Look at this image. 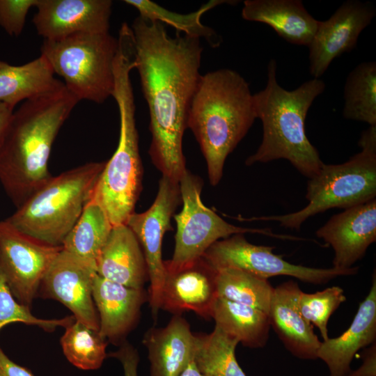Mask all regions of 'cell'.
I'll list each match as a JSON object with an SVG mask.
<instances>
[{
    "instance_id": "obj_1",
    "label": "cell",
    "mask_w": 376,
    "mask_h": 376,
    "mask_svg": "<svg viewBox=\"0 0 376 376\" xmlns=\"http://www.w3.org/2000/svg\"><path fill=\"white\" fill-rule=\"evenodd\" d=\"M131 29L134 68L150 114L148 154L162 176L179 183L187 170L182 139L203 48L200 38L178 32L172 38L164 24L139 15Z\"/></svg>"
},
{
    "instance_id": "obj_2",
    "label": "cell",
    "mask_w": 376,
    "mask_h": 376,
    "mask_svg": "<svg viewBox=\"0 0 376 376\" xmlns=\"http://www.w3.org/2000/svg\"><path fill=\"white\" fill-rule=\"evenodd\" d=\"M79 100L63 85L24 101L14 111L0 147V182L16 207L52 177L54 139Z\"/></svg>"
},
{
    "instance_id": "obj_3",
    "label": "cell",
    "mask_w": 376,
    "mask_h": 376,
    "mask_svg": "<svg viewBox=\"0 0 376 376\" xmlns=\"http://www.w3.org/2000/svg\"><path fill=\"white\" fill-rule=\"evenodd\" d=\"M256 118L253 94L237 72L223 68L201 75L187 126L200 146L212 186L220 182L227 157Z\"/></svg>"
},
{
    "instance_id": "obj_4",
    "label": "cell",
    "mask_w": 376,
    "mask_h": 376,
    "mask_svg": "<svg viewBox=\"0 0 376 376\" xmlns=\"http://www.w3.org/2000/svg\"><path fill=\"white\" fill-rule=\"evenodd\" d=\"M324 89V82L315 78L292 91L283 88L276 80V62L270 59L266 86L253 94L256 117L263 125V139L245 164L284 159L308 179L317 175L324 163L306 136L305 121L313 101Z\"/></svg>"
},
{
    "instance_id": "obj_5",
    "label": "cell",
    "mask_w": 376,
    "mask_h": 376,
    "mask_svg": "<svg viewBox=\"0 0 376 376\" xmlns=\"http://www.w3.org/2000/svg\"><path fill=\"white\" fill-rule=\"evenodd\" d=\"M134 68L132 49L125 45H119L113 61L112 94L119 111V140L113 155L106 162L90 198L102 208L113 226L126 224L134 212L142 189L143 166L130 79V72Z\"/></svg>"
},
{
    "instance_id": "obj_6",
    "label": "cell",
    "mask_w": 376,
    "mask_h": 376,
    "mask_svg": "<svg viewBox=\"0 0 376 376\" xmlns=\"http://www.w3.org/2000/svg\"><path fill=\"white\" fill-rule=\"evenodd\" d=\"M105 163L88 162L52 176L7 221L41 242L62 246L90 200Z\"/></svg>"
},
{
    "instance_id": "obj_7",
    "label": "cell",
    "mask_w": 376,
    "mask_h": 376,
    "mask_svg": "<svg viewBox=\"0 0 376 376\" xmlns=\"http://www.w3.org/2000/svg\"><path fill=\"white\" fill-rule=\"evenodd\" d=\"M361 151L344 163L323 164L319 173L308 179V205L297 212L253 217V221H272L280 226L299 229L309 217L333 207L347 209L368 202L376 196V125L362 132Z\"/></svg>"
},
{
    "instance_id": "obj_8",
    "label": "cell",
    "mask_w": 376,
    "mask_h": 376,
    "mask_svg": "<svg viewBox=\"0 0 376 376\" xmlns=\"http://www.w3.org/2000/svg\"><path fill=\"white\" fill-rule=\"evenodd\" d=\"M118 40L108 33H77L44 40L41 55L79 101L103 103L114 88L113 61Z\"/></svg>"
},
{
    "instance_id": "obj_9",
    "label": "cell",
    "mask_w": 376,
    "mask_h": 376,
    "mask_svg": "<svg viewBox=\"0 0 376 376\" xmlns=\"http://www.w3.org/2000/svg\"><path fill=\"white\" fill-rule=\"evenodd\" d=\"M203 181L186 170L179 186L182 210L173 215L176 224L175 248L171 259L164 261L166 271H173L203 256L217 241L236 234L259 233L279 239L301 240V238L278 235L269 228H249L233 225L206 207L201 200Z\"/></svg>"
},
{
    "instance_id": "obj_10",
    "label": "cell",
    "mask_w": 376,
    "mask_h": 376,
    "mask_svg": "<svg viewBox=\"0 0 376 376\" xmlns=\"http://www.w3.org/2000/svg\"><path fill=\"white\" fill-rule=\"evenodd\" d=\"M273 249V246L251 244L244 234H236L214 242L202 258L215 269L235 268L267 280L276 276H289L313 285L325 284L338 276L358 272V267L315 268L292 264Z\"/></svg>"
},
{
    "instance_id": "obj_11",
    "label": "cell",
    "mask_w": 376,
    "mask_h": 376,
    "mask_svg": "<svg viewBox=\"0 0 376 376\" xmlns=\"http://www.w3.org/2000/svg\"><path fill=\"white\" fill-rule=\"evenodd\" d=\"M181 202L179 183L162 176L151 206L143 212H134L125 224L136 237L146 259L150 281L148 301L154 318L161 308L166 276L162 240L166 231L172 230L171 219Z\"/></svg>"
},
{
    "instance_id": "obj_12",
    "label": "cell",
    "mask_w": 376,
    "mask_h": 376,
    "mask_svg": "<svg viewBox=\"0 0 376 376\" xmlns=\"http://www.w3.org/2000/svg\"><path fill=\"white\" fill-rule=\"evenodd\" d=\"M63 249L41 242L0 221V269L14 297L30 307L47 271Z\"/></svg>"
},
{
    "instance_id": "obj_13",
    "label": "cell",
    "mask_w": 376,
    "mask_h": 376,
    "mask_svg": "<svg viewBox=\"0 0 376 376\" xmlns=\"http://www.w3.org/2000/svg\"><path fill=\"white\" fill-rule=\"evenodd\" d=\"M96 274L95 266L62 249L42 279L38 294L60 301L76 320L99 331V316L93 297Z\"/></svg>"
},
{
    "instance_id": "obj_14",
    "label": "cell",
    "mask_w": 376,
    "mask_h": 376,
    "mask_svg": "<svg viewBox=\"0 0 376 376\" xmlns=\"http://www.w3.org/2000/svg\"><path fill=\"white\" fill-rule=\"evenodd\" d=\"M375 15L372 3L347 0L328 19L320 21L308 47L311 76L320 79L334 59L352 50Z\"/></svg>"
},
{
    "instance_id": "obj_15",
    "label": "cell",
    "mask_w": 376,
    "mask_h": 376,
    "mask_svg": "<svg viewBox=\"0 0 376 376\" xmlns=\"http://www.w3.org/2000/svg\"><path fill=\"white\" fill-rule=\"evenodd\" d=\"M110 0H38L33 22L44 40L77 33H108Z\"/></svg>"
},
{
    "instance_id": "obj_16",
    "label": "cell",
    "mask_w": 376,
    "mask_h": 376,
    "mask_svg": "<svg viewBox=\"0 0 376 376\" xmlns=\"http://www.w3.org/2000/svg\"><path fill=\"white\" fill-rule=\"evenodd\" d=\"M315 234L332 247L333 267H352L376 241V199L334 214Z\"/></svg>"
},
{
    "instance_id": "obj_17",
    "label": "cell",
    "mask_w": 376,
    "mask_h": 376,
    "mask_svg": "<svg viewBox=\"0 0 376 376\" xmlns=\"http://www.w3.org/2000/svg\"><path fill=\"white\" fill-rule=\"evenodd\" d=\"M217 271L203 258L173 271H166L161 308L179 314L192 311L211 318L218 297Z\"/></svg>"
},
{
    "instance_id": "obj_18",
    "label": "cell",
    "mask_w": 376,
    "mask_h": 376,
    "mask_svg": "<svg viewBox=\"0 0 376 376\" xmlns=\"http://www.w3.org/2000/svg\"><path fill=\"white\" fill-rule=\"evenodd\" d=\"M93 297L98 313L100 334L113 344H122L137 324L143 304L148 300L144 288H128L97 274Z\"/></svg>"
},
{
    "instance_id": "obj_19",
    "label": "cell",
    "mask_w": 376,
    "mask_h": 376,
    "mask_svg": "<svg viewBox=\"0 0 376 376\" xmlns=\"http://www.w3.org/2000/svg\"><path fill=\"white\" fill-rule=\"evenodd\" d=\"M299 285L289 280L274 288L269 318L270 326L285 347L301 359H316L321 342L313 326L301 315L298 306Z\"/></svg>"
},
{
    "instance_id": "obj_20",
    "label": "cell",
    "mask_w": 376,
    "mask_h": 376,
    "mask_svg": "<svg viewBox=\"0 0 376 376\" xmlns=\"http://www.w3.org/2000/svg\"><path fill=\"white\" fill-rule=\"evenodd\" d=\"M376 340V276L350 327L339 336L321 342L317 357L323 361L329 376H347L356 353Z\"/></svg>"
},
{
    "instance_id": "obj_21",
    "label": "cell",
    "mask_w": 376,
    "mask_h": 376,
    "mask_svg": "<svg viewBox=\"0 0 376 376\" xmlns=\"http://www.w3.org/2000/svg\"><path fill=\"white\" fill-rule=\"evenodd\" d=\"M143 343L148 350L150 376H179L194 360L196 335L179 314L165 327L149 329Z\"/></svg>"
},
{
    "instance_id": "obj_22",
    "label": "cell",
    "mask_w": 376,
    "mask_h": 376,
    "mask_svg": "<svg viewBox=\"0 0 376 376\" xmlns=\"http://www.w3.org/2000/svg\"><path fill=\"white\" fill-rule=\"evenodd\" d=\"M97 274L128 288L141 289L148 281L140 244L126 224L113 226L96 260Z\"/></svg>"
},
{
    "instance_id": "obj_23",
    "label": "cell",
    "mask_w": 376,
    "mask_h": 376,
    "mask_svg": "<svg viewBox=\"0 0 376 376\" xmlns=\"http://www.w3.org/2000/svg\"><path fill=\"white\" fill-rule=\"evenodd\" d=\"M242 17L269 26L289 43L307 47L320 22L307 11L301 0H246Z\"/></svg>"
},
{
    "instance_id": "obj_24",
    "label": "cell",
    "mask_w": 376,
    "mask_h": 376,
    "mask_svg": "<svg viewBox=\"0 0 376 376\" xmlns=\"http://www.w3.org/2000/svg\"><path fill=\"white\" fill-rule=\"evenodd\" d=\"M54 74L41 54L21 65L0 60V102L15 108L22 101L61 87L64 83L55 78Z\"/></svg>"
},
{
    "instance_id": "obj_25",
    "label": "cell",
    "mask_w": 376,
    "mask_h": 376,
    "mask_svg": "<svg viewBox=\"0 0 376 376\" xmlns=\"http://www.w3.org/2000/svg\"><path fill=\"white\" fill-rule=\"evenodd\" d=\"M211 318L216 327L245 347L260 348L268 341L269 315L259 309L217 297Z\"/></svg>"
},
{
    "instance_id": "obj_26",
    "label": "cell",
    "mask_w": 376,
    "mask_h": 376,
    "mask_svg": "<svg viewBox=\"0 0 376 376\" xmlns=\"http://www.w3.org/2000/svg\"><path fill=\"white\" fill-rule=\"evenodd\" d=\"M113 228L102 208L90 199L63 241L66 251L96 267L97 258Z\"/></svg>"
},
{
    "instance_id": "obj_27",
    "label": "cell",
    "mask_w": 376,
    "mask_h": 376,
    "mask_svg": "<svg viewBox=\"0 0 376 376\" xmlns=\"http://www.w3.org/2000/svg\"><path fill=\"white\" fill-rule=\"evenodd\" d=\"M196 335L194 362L205 376H246L239 365L235 349L239 342L217 327L211 333Z\"/></svg>"
},
{
    "instance_id": "obj_28",
    "label": "cell",
    "mask_w": 376,
    "mask_h": 376,
    "mask_svg": "<svg viewBox=\"0 0 376 376\" xmlns=\"http://www.w3.org/2000/svg\"><path fill=\"white\" fill-rule=\"evenodd\" d=\"M124 2L135 8L139 16L168 24L176 32L198 38H203L212 47H217L222 39L214 30L203 25L201 19L203 13L223 3L235 4V1L211 0L196 11L189 14H179L162 8L150 0H125Z\"/></svg>"
},
{
    "instance_id": "obj_29",
    "label": "cell",
    "mask_w": 376,
    "mask_h": 376,
    "mask_svg": "<svg viewBox=\"0 0 376 376\" xmlns=\"http://www.w3.org/2000/svg\"><path fill=\"white\" fill-rule=\"evenodd\" d=\"M345 118L376 125V63L363 62L348 75L344 86Z\"/></svg>"
},
{
    "instance_id": "obj_30",
    "label": "cell",
    "mask_w": 376,
    "mask_h": 376,
    "mask_svg": "<svg viewBox=\"0 0 376 376\" xmlns=\"http://www.w3.org/2000/svg\"><path fill=\"white\" fill-rule=\"evenodd\" d=\"M217 296L269 315L274 288L267 279L235 268L217 269Z\"/></svg>"
},
{
    "instance_id": "obj_31",
    "label": "cell",
    "mask_w": 376,
    "mask_h": 376,
    "mask_svg": "<svg viewBox=\"0 0 376 376\" xmlns=\"http://www.w3.org/2000/svg\"><path fill=\"white\" fill-rule=\"evenodd\" d=\"M65 328L60 342L67 359L81 370L100 368L108 356L107 340L98 331L76 320Z\"/></svg>"
},
{
    "instance_id": "obj_32",
    "label": "cell",
    "mask_w": 376,
    "mask_h": 376,
    "mask_svg": "<svg viewBox=\"0 0 376 376\" xmlns=\"http://www.w3.org/2000/svg\"><path fill=\"white\" fill-rule=\"evenodd\" d=\"M345 301L343 288L331 286L314 293L301 290L298 306L303 318L319 329L324 341L329 338L327 326L331 315Z\"/></svg>"
},
{
    "instance_id": "obj_33",
    "label": "cell",
    "mask_w": 376,
    "mask_h": 376,
    "mask_svg": "<svg viewBox=\"0 0 376 376\" xmlns=\"http://www.w3.org/2000/svg\"><path fill=\"white\" fill-rule=\"evenodd\" d=\"M75 320L73 315L61 319H41L34 316L30 307L18 302L10 291L0 269V330L10 323L20 322L38 326L52 332L57 327H66Z\"/></svg>"
},
{
    "instance_id": "obj_34",
    "label": "cell",
    "mask_w": 376,
    "mask_h": 376,
    "mask_svg": "<svg viewBox=\"0 0 376 376\" xmlns=\"http://www.w3.org/2000/svg\"><path fill=\"white\" fill-rule=\"evenodd\" d=\"M38 0H0V26L11 36H19L26 15Z\"/></svg>"
},
{
    "instance_id": "obj_35",
    "label": "cell",
    "mask_w": 376,
    "mask_h": 376,
    "mask_svg": "<svg viewBox=\"0 0 376 376\" xmlns=\"http://www.w3.org/2000/svg\"><path fill=\"white\" fill-rule=\"evenodd\" d=\"M109 356L120 362L124 376H137L139 356L132 345L125 341L116 352L111 353Z\"/></svg>"
},
{
    "instance_id": "obj_36",
    "label": "cell",
    "mask_w": 376,
    "mask_h": 376,
    "mask_svg": "<svg viewBox=\"0 0 376 376\" xmlns=\"http://www.w3.org/2000/svg\"><path fill=\"white\" fill-rule=\"evenodd\" d=\"M347 376H376V345L375 343L365 352L362 365Z\"/></svg>"
},
{
    "instance_id": "obj_37",
    "label": "cell",
    "mask_w": 376,
    "mask_h": 376,
    "mask_svg": "<svg viewBox=\"0 0 376 376\" xmlns=\"http://www.w3.org/2000/svg\"><path fill=\"white\" fill-rule=\"evenodd\" d=\"M0 376H34L31 371L10 360L0 347Z\"/></svg>"
},
{
    "instance_id": "obj_38",
    "label": "cell",
    "mask_w": 376,
    "mask_h": 376,
    "mask_svg": "<svg viewBox=\"0 0 376 376\" xmlns=\"http://www.w3.org/2000/svg\"><path fill=\"white\" fill-rule=\"evenodd\" d=\"M14 107L0 102V147L14 112Z\"/></svg>"
},
{
    "instance_id": "obj_39",
    "label": "cell",
    "mask_w": 376,
    "mask_h": 376,
    "mask_svg": "<svg viewBox=\"0 0 376 376\" xmlns=\"http://www.w3.org/2000/svg\"><path fill=\"white\" fill-rule=\"evenodd\" d=\"M179 376H205L197 368L194 360L192 361Z\"/></svg>"
}]
</instances>
